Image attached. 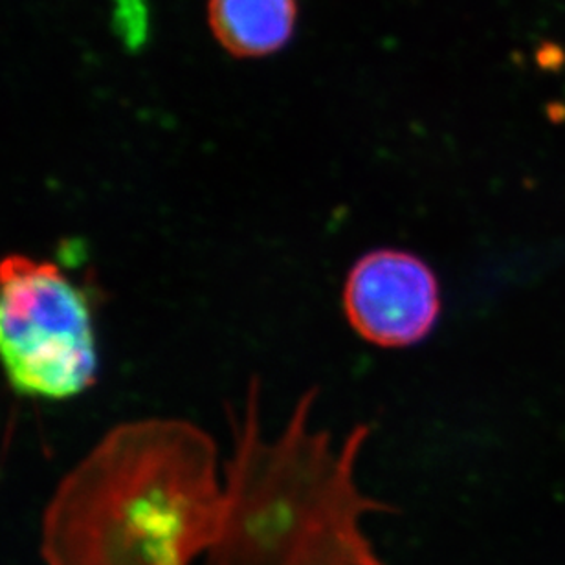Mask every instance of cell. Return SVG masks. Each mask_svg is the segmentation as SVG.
<instances>
[{
    "instance_id": "cell-1",
    "label": "cell",
    "mask_w": 565,
    "mask_h": 565,
    "mask_svg": "<svg viewBox=\"0 0 565 565\" xmlns=\"http://www.w3.org/2000/svg\"><path fill=\"white\" fill-rule=\"evenodd\" d=\"M217 445L193 423L120 424L66 473L43 518L46 565H193L217 536Z\"/></svg>"
},
{
    "instance_id": "cell-2",
    "label": "cell",
    "mask_w": 565,
    "mask_h": 565,
    "mask_svg": "<svg viewBox=\"0 0 565 565\" xmlns=\"http://www.w3.org/2000/svg\"><path fill=\"white\" fill-rule=\"evenodd\" d=\"M259 393L254 382L245 404L230 409L234 445L206 565H386L364 520L392 507L365 494L356 479L370 428L359 424L340 443L312 428L309 392L268 437Z\"/></svg>"
},
{
    "instance_id": "cell-3",
    "label": "cell",
    "mask_w": 565,
    "mask_h": 565,
    "mask_svg": "<svg viewBox=\"0 0 565 565\" xmlns=\"http://www.w3.org/2000/svg\"><path fill=\"white\" fill-rule=\"evenodd\" d=\"M0 367L13 392L66 401L96 384L94 307L85 288L50 259H0Z\"/></svg>"
},
{
    "instance_id": "cell-4",
    "label": "cell",
    "mask_w": 565,
    "mask_h": 565,
    "mask_svg": "<svg viewBox=\"0 0 565 565\" xmlns=\"http://www.w3.org/2000/svg\"><path fill=\"white\" fill-rule=\"evenodd\" d=\"M349 326L376 348L404 349L431 334L440 310L439 279L412 252H367L349 270L343 285Z\"/></svg>"
},
{
    "instance_id": "cell-5",
    "label": "cell",
    "mask_w": 565,
    "mask_h": 565,
    "mask_svg": "<svg viewBox=\"0 0 565 565\" xmlns=\"http://www.w3.org/2000/svg\"><path fill=\"white\" fill-rule=\"evenodd\" d=\"M207 24L232 57L263 60L292 41L298 0H207Z\"/></svg>"
}]
</instances>
